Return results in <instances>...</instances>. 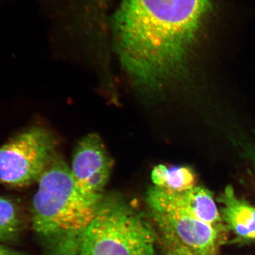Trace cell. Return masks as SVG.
<instances>
[{"label": "cell", "mask_w": 255, "mask_h": 255, "mask_svg": "<svg viewBox=\"0 0 255 255\" xmlns=\"http://www.w3.org/2000/svg\"><path fill=\"white\" fill-rule=\"evenodd\" d=\"M112 167L113 160L97 133L88 134L75 146L70 169L78 187L90 197L103 198Z\"/></svg>", "instance_id": "obj_6"}, {"label": "cell", "mask_w": 255, "mask_h": 255, "mask_svg": "<svg viewBox=\"0 0 255 255\" xmlns=\"http://www.w3.org/2000/svg\"><path fill=\"white\" fill-rule=\"evenodd\" d=\"M0 255H26L23 252L16 251L4 245L0 244Z\"/></svg>", "instance_id": "obj_12"}, {"label": "cell", "mask_w": 255, "mask_h": 255, "mask_svg": "<svg viewBox=\"0 0 255 255\" xmlns=\"http://www.w3.org/2000/svg\"><path fill=\"white\" fill-rule=\"evenodd\" d=\"M155 240L138 213L119 199L107 198L68 255H156Z\"/></svg>", "instance_id": "obj_3"}, {"label": "cell", "mask_w": 255, "mask_h": 255, "mask_svg": "<svg viewBox=\"0 0 255 255\" xmlns=\"http://www.w3.org/2000/svg\"><path fill=\"white\" fill-rule=\"evenodd\" d=\"M167 246L165 255H196L187 248L175 241H166Z\"/></svg>", "instance_id": "obj_11"}, {"label": "cell", "mask_w": 255, "mask_h": 255, "mask_svg": "<svg viewBox=\"0 0 255 255\" xmlns=\"http://www.w3.org/2000/svg\"><path fill=\"white\" fill-rule=\"evenodd\" d=\"M25 223L17 204L0 197V243L16 241L23 233Z\"/></svg>", "instance_id": "obj_10"}, {"label": "cell", "mask_w": 255, "mask_h": 255, "mask_svg": "<svg viewBox=\"0 0 255 255\" xmlns=\"http://www.w3.org/2000/svg\"><path fill=\"white\" fill-rule=\"evenodd\" d=\"M157 188L171 204L195 219L213 226L223 235L227 232L214 195L209 189L196 186L189 190L173 192Z\"/></svg>", "instance_id": "obj_7"}, {"label": "cell", "mask_w": 255, "mask_h": 255, "mask_svg": "<svg viewBox=\"0 0 255 255\" xmlns=\"http://www.w3.org/2000/svg\"><path fill=\"white\" fill-rule=\"evenodd\" d=\"M151 179L155 187L173 192L189 190L196 186V174L187 166L168 167L158 164L152 169Z\"/></svg>", "instance_id": "obj_9"}, {"label": "cell", "mask_w": 255, "mask_h": 255, "mask_svg": "<svg viewBox=\"0 0 255 255\" xmlns=\"http://www.w3.org/2000/svg\"><path fill=\"white\" fill-rule=\"evenodd\" d=\"M102 199L82 192L66 162L53 157L38 180L31 216L32 228L49 255H67L95 217Z\"/></svg>", "instance_id": "obj_2"}, {"label": "cell", "mask_w": 255, "mask_h": 255, "mask_svg": "<svg viewBox=\"0 0 255 255\" xmlns=\"http://www.w3.org/2000/svg\"><path fill=\"white\" fill-rule=\"evenodd\" d=\"M214 9V0H121L110 33L134 85L157 92L182 73Z\"/></svg>", "instance_id": "obj_1"}, {"label": "cell", "mask_w": 255, "mask_h": 255, "mask_svg": "<svg viewBox=\"0 0 255 255\" xmlns=\"http://www.w3.org/2000/svg\"><path fill=\"white\" fill-rule=\"evenodd\" d=\"M54 138L46 129L30 128L0 147V183L25 187L38 182L55 155Z\"/></svg>", "instance_id": "obj_4"}, {"label": "cell", "mask_w": 255, "mask_h": 255, "mask_svg": "<svg viewBox=\"0 0 255 255\" xmlns=\"http://www.w3.org/2000/svg\"><path fill=\"white\" fill-rule=\"evenodd\" d=\"M154 219L166 241H175L196 255H217L223 234L171 204L153 186L146 196Z\"/></svg>", "instance_id": "obj_5"}, {"label": "cell", "mask_w": 255, "mask_h": 255, "mask_svg": "<svg viewBox=\"0 0 255 255\" xmlns=\"http://www.w3.org/2000/svg\"><path fill=\"white\" fill-rule=\"evenodd\" d=\"M218 201L221 206V219L227 231L242 241H255V206L240 199L231 186L225 189Z\"/></svg>", "instance_id": "obj_8"}]
</instances>
